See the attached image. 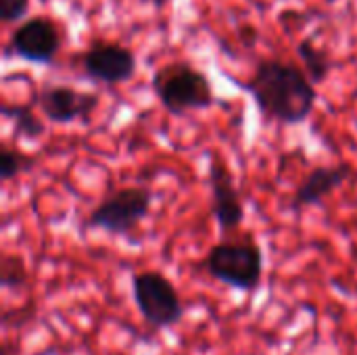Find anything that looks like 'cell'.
I'll return each mask as SVG.
<instances>
[{
  "label": "cell",
  "instance_id": "cell-1",
  "mask_svg": "<svg viewBox=\"0 0 357 355\" xmlns=\"http://www.w3.org/2000/svg\"><path fill=\"white\" fill-rule=\"evenodd\" d=\"M245 88L264 117L287 126L305 121L316 105V90L305 73L278 61L261 63Z\"/></svg>",
  "mask_w": 357,
  "mask_h": 355
},
{
  "label": "cell",
  "instance_id": "cell-2",
  "mask_svg": "<svg viewBox=\"0 0 357 355\" xmlns=\"http://www.w3.org/2000/svg\"><path fill=\"white\" fill-rule=\"evenodd\" d=\"M203 268L213 280L253 293L264 276V251L251 236L222 241L209 249Z\"/></svg>",
  "mask_w": 357,
  "mask_h": 355
},
{
  "label": "cell",
  "instance_id": "cell-3",
  "mask_svg": "<svg viewBox=\"0 0 357 355\" xmlns=\"http://www.w3.org/2000/svg\"><path fill=\"white\" fill-rule=\"evenodd\" d=\"M132 297L142 320L157 328H172L184 318V303L174 282L161 272H138L132 278Z\"/></svg>",
  "mask_w": 357,
  "mask_h": 355
},
{
  "label": "cell",
  "instance_id": "cell-4",
  "mask_svg": "<svg viewBox=\"0 0 357 355\" xmlns=\"http://www.w3.org/2000/svg\"><path fill=\"white\" fill-rule=\"evenodd\" d=\"M151 205H153V192L149 188L142 186L119 188L92 209L88 218V226L113 236H128L149 216Z\"/></svg>",
  "mask_w": 357,
  "mask_h": 355
},
{
  "label": "cell",
  "instance_id": "cell-5",
  "mask_svg": "<svg viewBox=\"0 0 357 355\" xmlns=\"http://www.w3.org/2000/svg\"><path fill=\"white\" fill-rule=\"evenodd\" d=\"M155 94L172 115H184L192 109L213 105V92L207 77L188 65H169L153 80Z\"/></svg>",
  "mask_w": 357,
  "mask_h": 355
},
{
  "label": "cell",
  "instance_id": "cell-6",
  "mask_svg": "<svg viewBox=\"0 0 357 355\" xmlns=\"http://www.w3.org/2000/svg\"><path fill=\"white\" fill-rule=\"evenodd\" d=\"M209 188H211V216L222 236L238 230V226L245 220V205L234 184L232 172L220 159L209 161Z\"/></svg>",
  "mask_w": 357,
  "mask_h": 355
},
{
  "label": "cell",
  "instance_id": "cell-7",
  "mask_svg": "<svg viewBox=\"0 0 357 355\" xmlns=\"http://www.w3.org/2000/svg\"><path fill=\"white\" fill-rule=\"evenodd\" d=\"M98 98L94 94L77 92L67 86H52L40 94L42 113L54 123H71L75 119H88L96 109Z\"/></svg>",
  "mask_w": 357,
  "mask_h": 355
},
{
  "label": "cell",
  "instance_id": "cell-8",
  "mask_svg": "<svg viewBox=\"0 0 357 355\" xmlns=\"http://www.w3.org/2000/svg\"><path fill=\"white\" fill-rule=\"evenodd\" d=\"M84 69L90 77L98 82L117 84L132 77L136 69V61L128 48L113 46V44H98L90 52H86Z\"/></svg>",
  "mask_w": 357,
  "mask_h": 355
},
{
  "label": "cell",
  "instance_id": "cell-9",
  "mask_svg": "<svg viewBox=\"0 0 357 355\" xmlns=\"http://www.w3.org/2000/svg\"><path fill=\"white\" fill-rule=\"evenodd\" d=\"M351 174H354V167L347 163L322 165V167L312 169L310 176L297 186V190L291 199V207L301 209V207H310V205H320L341 184H345L351 178Z\"/></svg>",
  "mask_w": 357,
  "mask_h": 355
},
{
  "label": "cell",
  "instance_id": "cell-10",
  "mask_svg": "<svg viewBox=\"0 0 357 355\" xmlns=\"http://www.w3.org/2000/svg\"><path fill=\"white\" fill-rule=\"evenodd\" d=\"M13 48L27 61L46 63L59 50V33L46 19H31L15 31Z\"/></svg>",
  "mask_w": 357,
  "mask_h": 355
},
{
  "label": "cell",
  "instance_id": "cell-11",
  "mask_svg": "<svg viewBox=\"0 0 357 355\" xmlns=\"http://www.w3.org/2000/svg\"><path fill=\"white\" fill-rule=\"evenodd\" d=\"M6 117L15 121V138H40L46 126L29 111V107H4Z\"/></svg>",
  "mask_w": 357,
  "mask_h": 355
},
{
  "label": "cell",
  "instance_id": "cell-12",
  "mask_svg": "<svg viewBox=\"0 0 357 355\" xmlns=\"http://www.w3.org/2000/svg\"><path fill=\"white\" fill-rule=\"evenodd\" d=\"M33 159L21 151L2 146L0 151V178L2 182H10L13 178H17L19 174H25L33 167Z\"/></svg>",
  "mask_w": 357,
  "mask_h": 355
},
{
  "label": "cell",
  "instance_id": "cell-13",
  "mask_svg": "<svg viewBox=\"0 0 357 355\" xmlns=\"http://www.w3.org/2000/svg\"><path fill=\"white\" fill-rule=\"evenodd\" d=\"M27 282V268L21 257L4 253L0 262V285L4 289L23 287Z\"/></svg>",
  "mask_w": 357,
  "mask_h": 355
},
{
  "label": "cell",
  "instance_id": "cell-14",
  "mask_svg": "<svg viewBox=\"0 0 357 355\" xmlns=\"http://www.w3.org/2000/svg\"><path fill=\"white\" fill-rule=\"evenodd\" d=\"M299 54L303 56L305 65H307V71L312 75V80L316 82H322L326 75H328V69H331V63L326 61V56L318 50H314L310 44H303L299 48Z\"/></svg>",
  "mask_w": 357,
  "mask_h": 355
},
{
  "label": "cell",
  "instance_id": "cell-15",
  "mask_svg": "<svg viewBox=\"0 0 357 355\" xmlns=\"http://www.w3.org/2000/svg\"><path fill=\"white\" fill-rule=\"evenodd\" d=\"M27 10V0H0V17L4 21H15Z\"/></svg>",
  "mask_w": 357,
  "mask_h": 355
}]
</instances>
